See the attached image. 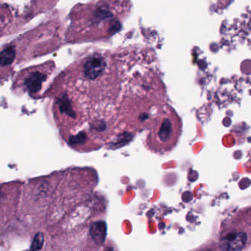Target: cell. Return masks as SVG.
Segmentation results:
<instances>
[{
  "instance_id": "1",
  "label": "cell",
  "mask_w": 251,
  "mask_h": 251,
  "mask_svg": "<svg viewBox=\"0 0 251 251\" xmlns=\"http://www.w3.org/2000/svg\"><path fill=\"white\" fill-rule=\"evenodd\" d=\"M148 147L156 153L169 152L178 143L181 123L172 107L167 104L148 125Z\"/></svg>"
},
{
  "instance_id": "2",
  "label": "cell",
  "mask_w": 251,
  "mask_h": 251,
  "mask_svg": "<svg viewBox=\"0 0 251 251\" xmlns=\"http://www.w3.org/2000/svg\"><path fill=\"white\" fill-rule=\"evenodd\" d=\"M112 4V0L100 1L98 4L93 6L88 15V23L85 26L88 28L103 27L113 32V29L117 30L119 25L118 11H116L117 6Z\"/></svg>"
},
{
  "instance_id": "3",
  "label": "cell",
  "mask_w": 251,
  "mask_h": 251,
  "mask_svg": "<svg viewBox=\"0 0 251 251\" xmlns=\"http://www.w3.org/2000/svg\"><path fill=\"white\" fill-rule=\"evenodd\" d=\"M48 65L47 66H40L25 71L17 80L18 88L24 91H27L29 95L36 96L37 93L41 90L43 83L49 76Z\"/></svg>"
},
{
  "instance_id": "4",
  "label": "cell",
  "mask_w": 251,
  "mask_h": 251,
  "mask_svg": "<svg viewBox=\"0 0 251 251\" xmlns=\"http://www.w3.org/2000/svg\"><path fill=\"white\" fill-rule=\"evenodd\" d=\"M248 237L241 231H231L221 238L220 246L223 251H241L247 243Z\"/></svg>"
},
{
  "instance_id": "5",
  "label": "cell",
  "mask_w": 251,
  "mask_h": 251,
  "mask_svg": "<svg viewBox=\"0 0 251 251\" xmlns=\"http://www.w3.org/2000/svg\"><path fill=\"white\" fill-rule=\"evenodd\" d=\"M89 234L97 244H103L106 238L107 225L103 221L93 223L90 226Z\"/></svg>"
},
{
  "instance_id": "6",
  "label": "cell",
  "mask_w": 251,
  "mask_h": 251,
  "mask_svg": "<svg viewBox=\"0 0 251 251\" xmlns=\"http://www.w3.org/2000/svg\"><path fill=\"white\" fill-rule=\"evenodd\" d=\"M43 243H44V235L41 233H38L34 237L33 241L31 246V251H38L42 248Z\"/></svg>"
},
{
  "instance_id": "7",
  "label": "cell",
  "mask_w": 251,
  "mask_h": 251,
  "mask_svg": "<svg viewBox=\"0 0 251 251\" xmlns=\"http://www.w3.org/2000/svg\"></svg>"
}]
</instances>
